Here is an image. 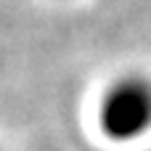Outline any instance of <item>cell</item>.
Returning <instances> with one entry per match:
<instances>
[{
	"label": "cell",
	"mask_w": 151,
	"mask_h": 151,
	"mask_svg": "<svg viewBox=\"0 0 151 151\" xmlns=\"http://www.w3.org/2000/svg\"><path fill=\"white\" fill-rule=\"evenodd\" d=\"M98 127L114 143H133L151 130V77L130 72L117 77L98 101Z\"/></svg>",
	"instance_id": "1"
}]
</instances>
